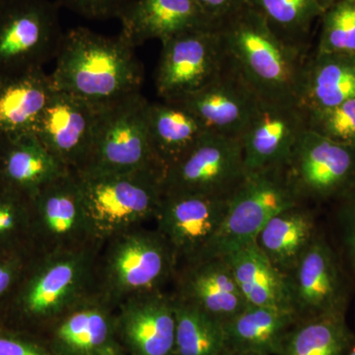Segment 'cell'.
Returning a JSON list of instances; mask_svg holds the SVG:
<instances>
[{
	"mask_svg": "<svg viewBox=\"0 0 355 355\" xmlns=\"http://www.w3.org/2000/svg\"><path fill=\"white\" fill-rule=\"evenodd\" d=\"M318 234L314 212L304 205L273 216L254 239L273 266L288 275Z\"/></svg>",
	"mask_w": 355,
	"mask_h": 355,
	"instance_id": "484cf974",
	"label": "cell"
},
{
	"mask_svg": "<svg viewBox=\"0 0 355 355\" xmlns=\"http://www.w3.org/2000/svg\"><path fill=\"white\" fill-rule=\"evenodd\" d=\"M248 305L292 309L286 275L257 246L248 243L225 254Z\"/></svg>",
	"mask_w": 355,
	"mask_h": 355,
	"instance_id": "83f0119b",
	"label": "cell"
},
{
	"mask_svg": "<svg viewBox=\"0 0 355 355\" xmlns=\"http://www.w3.org/2000/svg\"><path fill=\"white\" fill-rule=\"evenodd\" d=\"M216 26L226 60L261 99L299 103L308 53L280 39L248 6Z\"/></svg>",
	"mask_w": 355,
	"mask_h": 355,
	"instance_id": "3957f363",
	"label": "cell"
},
{
	"mask_svg": "<svg viewBox=\"0 0 355 355\" xmlns=\"http://www.w3.org/2000/svg\"><path fill=\"white\" fill-rule=\"evenodd\" d=\"M0 355H55L43 338L0 324Z\"/></svg>",
	"mask_w": 355,
	"mask_h": 355,
	"instance_id": "8d00e7d4",
	"label": "cell"
},
{
	"mask_svg": "<svg viewBox=\"0 0 355 355\" xmlns=\"http://www.w3.org/2000/svg\"><path fill=\"white\" fill-rule=\"evenodd\" d=\"M230 197L164 195L155 228L169 243L179 266L205 258L220 229Z\"/></svg>",
	"mask_w": 355,
	"mask_h": 355,
	"instance_id": "4fadbf2b",
	"label": "cell"
},
{
	"mask_svg": "<svg viewBox=\"0 0 355 355\" xmlns=\"http://www.w3.org/2000/svg\"><path fill=\"white\" fill-rule=\"evenodd\" d=\"M354 338L345 313L320 315L299 320L277 355H345Z\"/></svg>",
	"mask_w": 355,
	"mask_h": 355,
	"instance_id": "f1b7e54d",
	"label": "cell"
},
{
	"mask_svg": "<svg viewBox=\"0 0 355 355\" xmlns=\"http://www.w3.org/2000/svg\"><path fill=\"white\" fill-rule=\"evenodd\" d=\"M221 355H261L254 354V352H239V350L225 349L222 352Z\"/></svg>",
	"mask_w": 355,
	"mask_h": 355,
	"instance_id": "ab89813d",
	"label": "cell"
},
{
	"mask_svg": "<svg viewBox=\"0 0 355 355\" xmlns=\"http://www.w3.org/2000/svg\"><path fill=\"white\" fill-rule=\"evenodd\" d=\"M135 0H57L60 7L90 20L120 19Z\"/></svg>",
	"mask_w": 355,
	"mask_h": 355,
	"instance_id": "e575fe53",
	"label": "cell"
},
{
	"mask_svg": "<svg viewBox=\"0 0 355 355\" xmlns=\"http://www.w3.org/2000/svg\"><path fill=\"white\" fill-rule=\"evenodd\" d=\"M260 97L227 60L221 71L200 90L173 101L202 121L207 132L241 137Z\"/></svg>",
	"mask_w": 355,
	"mask_h": 355,
	"instance_id": "ac0fdd59",
	"label": "cell"
},
{
	"mask_svg": "<svg viewBox=\"0 0 355 355\" xmlns=\"http://www.w3.org/2000/svg\"><path fill=\"white\" fill-rule=\"evenodd\" d=\"M148 132L151 148L163 171L176 164L207 132L195 114L174 102H150Z\"/></svg>",
	"mask_w": 355,
	"mask_h": 355,
	"instance_id": "4316f807",
	"label": "cell"
},
{
	"mask_svg": "<svg viewBox=\"0 0 355 355\" xmlns=\"http://www.w3.org/2000/svg\"><path fill=\"white\" fill-rule=\"evenodd\" d=\"M247 171L241 139L207 132L163 177L164 195L230 196Z\"/></svg>",
	"mask_w": 355,
	"mask_h": 355,
	"instance_id": "30bf717a",
	"label": "cell"
},
{
	"mask_svg": "<svg viewBox=\"0 0 355 355\" xmlns=\"http://www.w3.org/2000/svg\"><path fill=\"white\" fill-rule=\"evenodd\" d=\"M55 91L44 69L4 77L0 83V137L34 133Z\"/></svg>",
	"mask_w": 355,
	"mask_h": 355,
	"instance_id": "603a6c76",
	"label": "cell"
},
{
	"mask_svg": "<svg viewBox=\"0 0 355 355\" xmlns=\"http://www.w3.org/2000/svg\"><path fill=\"white\" fill-rule=\"evenodd\" d=\"M42 338L55 355H104L119 347L116 310L90 299L51 324Z\"/></svg>",
	"mask_w": 355,
	"mask_h": 355,
	"instance_id": "ffe728a7",
	"label": "cell"
},
{
	"mask_svg": "<svg viewBox=\"0 0 355 355\" xmlns=\"http://www.w3.org/2000/svg\"><path fill=\"white\" fill-rule=\"evenodd\" d=\"M207 22L218 25L247 6L248 0H195Z\"/></svg>",
	"mask_w": 355,
	"mask_h": 355,
	"instance_id": "f35d334b",
	"label": "cell"
},
{
	"mask_svg": "<svg viewBox=\"0 0 355 355\" xmlns=\"http://www.w3.org/2000/svg\"><path fill=\"white\" fill-rule=\"evenodd\" d=\"M172 282L173 297L198 308L221 324L248 306L224 257L178 266Z\"/></svg>",
	"mask_w": 355,
	"mask_h": 355,
	"instance_id": "d6986e66",
	"label": "cell"
},
{
	"mask_svg": "<svg viewBox=\"0 0 355 355\" xmlns=\"http://www.w3.org/2000/svg\"><path fill=\"white\" fill-rule=\"evenodd\" d=\"M345 355H355V338L352 345H350L349 350H347V354Z\"/></svg>",
	"mask_w": 355,
	"mask_h": 355,
	"instance_id": "b9f144b4",
	"label": "cell"
},
{
	"mask_svg": "<svg viewBox=\"0 0 355 355\" xmlns=\"http://www.w3.org/2000/svg\"><path fill=\"white\" fill-rule=\"evenodd\" d=\"M51 0L0 1V76H17L55 58L64 32Z\"/></svg>",
	"mask_w": 355,
	"mask_h": 355,
	"instance_id": "ba28073f",
	"label": "cell"
},
{
	"mask_svg": "<svg viewBox=\"0 0 355 355\" xmlns=\"http://www.w3.org/2000/svg\"><path fill=\"white\" fill-rule=\"evenodd\" d=\"M149 105L150 102L141 92L103 105L87 163L76 173L113 174L146 168L162 170L154 157L149 139Z\"/></svg>",
	"mask_w": 355,
	"mask_h": 355,
	"instance_id": "8992f818",
	"label": "cell"
},
{
	"mask_svg": "<svg viewBox=\"0 0 355 355\" xmlns=\"http://www.w3.org/2000/svg\"><path fill=\"white\" fill-rule=\"evenodd\" d=\"M0 1H2V0H0Z\"/></svg>",
	"mask_w": 355,
	"mask_h": 355,
	"instance_id": "ee69618b",
	"label": "cell"
},
{
	"mask_svg": "<svg viewBox=\"0 0 355 355\" xmlns=\"http://www.w3.org/2000/svg\"><path fill=\"white\" fill-rule=\"evenodd\" d=\"M306 130L307 116L299 103L260 98L240 137L247 173L286 167Z\"/></svg>",
	"mask_w": 355,
	"mask_h": 355,
	"instance_id": "9a60e30c",
	"label": "cell"
},
{
	"mask_svg": "<svg viewBox=\"0 0 355 355\" xmlns=\"http://www.w3.org/2000/svg\"><path fill=\"white\" fill-rule=\"evenodd\" d=\"M315 51L355 57V0H338L322 14Z\"/></svg>",
	"mask_w": 355,
	"mask_h": 355,
	"instance_id": "d6a6232c",
	"label": "cell"
},
{
	"mask_svg": "<svg viewBox=\"0 0 355 355\" xmlns=\"http://www.w3.org/2000/svg\"><path fill=\"white\" fill-rule=\"evenodd\" d=\"M355 98V57L315 51L303 69L299 105L305 112L338 106Z\"/></svg>",
	"mask_w": 355,
	"mask_h": 355,
	"instance_id": "d4e9b609",
	"label": "cell"
},
{
	"mask_svg": "<svg viewBox=\"0 0 355 355\" xmlns=\"http://www.w3.org/2000/svg\"><path fill=\"white\" fill-rule=\"evenodd\" d=\"M298 321L291 309L248 305L222 324L225 349L277 355L287 333Z\"/></svg>",
	"mask_w": 355,
	"mask_h": 355,
	"instance_id": "cb8c5ba5",
	"label": "cell"
},
{
	"mask_svg": "<svg viewBox=\"0 0 355 355\" xmlns=\"http://www.w3.org/2000/svg\"><path fill=\"white\" fill-rule=\"evenodd\" d=\"M3 78H4L3 76H0V83H1L2 79H3Z\"/></svg>",
	"mask_w": 355,
	"mask_h": 355,
	"instance_id": "7bdbcfd3",
	"label": "cell"
},
{
	"mask_svg": "<svg viewBox=\"0 0 355 355\" xmlns=\"http://www.w3.org/2000/svg\"><path fill=\"white\" fill-rule=\"evenodd\" d=\"M89 224L97 241L155 220L164 197L158 168L113 174L76 173Z\"/></svg>",
	"mask_w": 355,
	"mask_h": 355,
	"instance_id": "5b68a950",
	"label": "cell"
},
{
	"mask_svg": "<svg viewBox=\"0 0 355 355\" xmlns=\"http://www.w3.org/2000/svg\"><path fill=\"white\" fill-rule=\"evenodd\" d=\"M119 20L120 34L135 48L150 40L162 43L180 33L211 25L195 0H135Z\"/></svg>",
	"mask_w": 355,
	"mask_h": 355,
	"instance_id": "44dd1931",
	"label": "cell"
},
{
	"mask_svg": "<svg viewBox=\"0 0 355 355\" xmlns=\"http://www.w3.org/2000/svg\"><path fill=\"white\" fill-rule=\"evenodd\" d=\"M302 205L304 200L291 184L286 167L247 173L231 195L220 229L203 259L225 256L254 241L273 216Z\"/></svg>",
	"mask_w": 355,
	"mask_h": 355,
	"instance_id": "52a82bcc",
	"label": "cell"
},
{
	"mask_svg": "<svg viewBox=\"0 0 355 355\" xmlns=\"http://www.w3.org/2000/svg\"><path fill=\"white\" fill-rule=\"evenodd\" d=\"M70 172L34 133L0 137V183L33 198Z\"/></svg>",
	"mask_w": 355,
	"mask_h": 355,
	"instance_id": "7402d4cb",
	"label": "cell"
},
{
	"mask_svg": "<svg viewBox=\"0 0 355 355\" xmlns=\"http://www.w3.org/2000/svg\"><path fill=\"white\" fill-rule=\"evenodd\" d=\"M308 128L327 139L355 147V98L321 111L306 112Z\"/></svg>",
	"mask_w": 355,
	"mask_h": 355,
	"instance_id": "836d02e7",
	"label": "cell"
},
{
	"mask_svg": "<svg viewBox=\"0 0 355 355\" xmlns=\"http://www.w3.org/2000/svg\"><path fill=\"white\" fill-rule=\"evenodd\" d=\"M161 44L155 87L163 101H177L200 90L226 62L217 26L188 30Z\"/></svg>",
	"mask_w": 355,
	"mask_h": 355,
	"instance_id": "9c48e42d",
	"label": "cell"
},
{
	"mask_svg": "<svg viewBox=\"0 0 355 355\" xmlns=\"http://www.w3.org/2000/svg\"></svg>",
	"mask_w": 355,
	"mask_h": 355,
	"instance_id": "f6af8a7d",
	"label": "cell"
},
{
	"mask_svg": "<svg viewBox=\"0 0 355 355\" xmlns=\"http://www.w3.org/2000/svg\"><path fill=\"white\" fill-rule=\"evenodd\" d=\"M247 6L261 15L280 39L308 53L311 30L323 14L318 0H248Z\"/></svg>",
	"mask_w": 355,
	"mask_h": 355,
	"instance_id": "f546056e",
	"label": "cell"
},
{
	"mask_svg": "<svg viewBox=\"0 0 355 355\" xmlns=\"http://www.w3.org/2000/svg\"><path fill=\"white\" fill-rule=\"evenodd\" d=\"M102 245L33 253L0 308V324L41 338L60 318L96 298V263Z\"/></svg>",
	"mask_w": 355,
	"mask_h": 355,
	"instance_id": "6da1fadb",
	"label": "cell"
},
{
	"mask_svg": "<svg viewBox=\"0 0 355 355\" xmlns=\"http://www.w3.org/2000/svg\"><path fill=\"white\" fill-rule=\"evenodd\" d=\"M31 198L0 183V253H34Z\"/></svg>",
	"mask_w": 355,
	"mask_h": 355,
	"instance_id": "1f68e13d",
	"label": "cell"
},
{
	"mask_svg": "<svg viewBox=\"0 0 355 355\" xmlns=\"http://www.w3.org/2000/svg\"><path fill=\"white\" fill-rule=\"evenodd\" d=\"M103 105L55 90L34 135L71 172L87 163Z\"/></svg>",
	"mask_w": 355,
	"mask_h": 355,
	"instance_id": "2e32d148",
	"label": "cell"
},
{
	"mask_svg": "<svg viewBox=\"0 0 355 355\" xmlns=\"http://www.w3.org/2000/svg\"><path fill=\"white\" fill-rule=\"evenodd\" d=\"M286 169L304 202L338 200L355 186V147L308 128L294 146Z\"/></svg>",
	"mask_w": 355,
	"mask_h": 355,
	"instance_id": "7c38bea8",
	"label": "cell"
},
{
	"mask_svg": "<svg viewBox=\"0 0 355 355\" xmlns=\"http://www.w3.org/2000/svg\"><path fill=\"white\" fill-rule=\"evenodd\" d=\"M174 299V355H221L225 350L222 324L205 312Z\"/></svg>",
	"mask_w": 355,
	"mask_h": 355,
	"instance_id": "4dcf8cb0",
	"label": "cell"
},
{
	"mask_svg": "<svg viewBox=\"0 0 355 355\" xmlns=\"http://www.w3.org/2000/svg\"><path fill=\"white\" fill-rule=\"evenodd\" d=\"M116 336L128 355H174L176 313L172 294L146 292L119 305Z\"/></svg>",
	"mask_w": 355,
	"mask_h": 355,
	"instance_id": "e0dca14e",
	"label": "cell"
},
{
	"mask_svg": "<svg viewBox=\"0 0 355 355\" xmlns=\"http://www.w3.org/2000/svg\"><path fill=\"white\" fill-rule=\"evenodd\" d=\"M292 309L298 320L347 313L349 286L335 250L318 232L302 258L286 275Z\"/></svg>",
	"mask_w": 355,
	"mask_h": 355,
	"instance_id": "5bb4252c",
	"label": "cell"
},
{
	"mask_svg": "<svg viewBox=\"0 0 355 355\" xmlns=\"http://www.w3.org/2000/svg\"><path fill=\"white\" fill-rule=\"evenodd\" d=\"M135 50L121 34L70 29L64 32L50 74L53 87L96 105L140 92L144 70Z\"/></svg>",
	"mask_w": 355,
	"mask_h": 355,
	"instance_id": "7a4b0ae2",
	"label": "cell"
},
{
	"mask_svg": "<svg viewBox=\"0 0 355 355\" xmlns=\"http://www.w3.org/2000/svg\"><path fill=\"white\" fill-rule=\"evenodd\" d=\"M336 1H338V0H318L320 6L323 9V12L327 8H329V7L333 6L334 3H336Z\"/></svg>",
	"mask_w": 355,
	"mask_h": 355,
	"instance_id": "60d3db41",
	"label": "cell"
},
{
	"mask_svg": "<svg viewBox=\"0 0 355 355\" xmlns=\"http://www.w3.org/2000/svg\"><path fill=\"white\" fill-rule=\"evenodd\" d=\"M32 254L27 252L0 253V308L3 305Z\"/></svg>",
	"mask_w": 355,
	"mask_h": 355,
	"instance_id": "74e56055",
	"label": "cell"
},
{
	"mask_svg": "<svg viewBox=\"0 0 355 355\" xmlns=\"http://www.w3.org/2000/svg\"><path fill=\"white\" fill-rule=\"evenodd\" d=\"M178 266L176 254L157 229H130L103 243L96 263V298L116 310L133 296L164 291Z\"/></svg>",
	"mask_w": 355,
	"mask_h": 355,
	"instance_id": "277c9868",
	"label": "cell"
},
{
	"mask_svg": "<svg viewBox=\"0 0 355 355\" xmlns=\"http://www.w3.org/2000/svg\"><path fill=\"white\" fill-rule=\"evenodd\" d=\"M338 200V221L343 254L355 279V186Z\"/></svg>",
	"mask_w": 355,
	"mask_h": 355,
	"instance_id": "d590c367",
	"label": "cell"
},
{
	"mask_svg": "<svg viewBox=\"0 0 355 355\" xmlns=\"http://www.w3.org/2000/svg\"><path fill=\"white\" fill-rule=\"evenodd\" d=\"M31 209L34 253L74 251L101 243L93 235L73 172L44 187L31 198Z\"/></svg>",
	"mask_w": 355,
	"mask_h": 355,
	"instance_id": "8fae6325",
	"label": "cell"
}]
</instances>
